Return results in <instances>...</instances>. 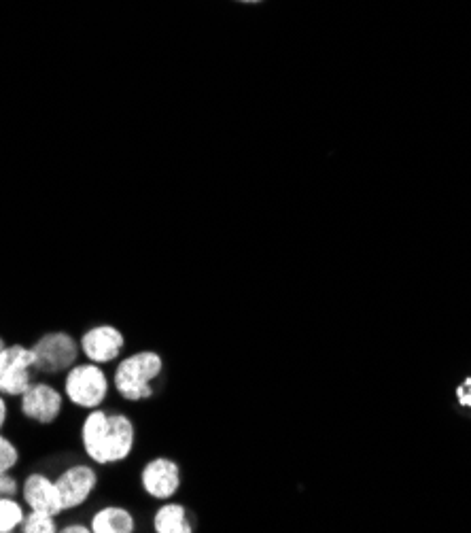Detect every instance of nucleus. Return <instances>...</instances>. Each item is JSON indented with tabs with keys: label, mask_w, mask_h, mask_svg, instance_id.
<instances>
[{
	"label": "nucleus",
	"mask_w": 471,
	"mask_h": 533,
	"mask_svg": "<svg viewBox=\"0 0 471 533\" xmlns=\"http://www.w3.org/2000/svg\"><path fill=\"white\" fill-rule=\"evenodd\" d=\"M30 349L34 355V372L43 376H62L81 357L79 338L64 330H51L41 334L32 342Z\"/></svg>",
	"instance_id": "20e7f679"
},
{
	"label": "nucleus",
	"mask_w": 471,
	"mask_h": 533,
	"mask_svg": "<svg viewBox=\"0 0 471 533\" xmlns=\"http://www.w3.org/2000/svg\"><path fill=\"white\" fill-rule=\"evenodd\" d=\"M26 517V508L17 497H0V533H13L20 529Z\"/></svg>",
	"instance_id": "ddd939ff"
},
{
	"label": "nucleus",
	"mask_w": 471,
	"mask_h": 533,
	"mask_svg": "<svg viewBox=\"0 0 471 533\" xmlns=\"http://www.w3.org/2000/svg\"><path fill=\"white\" fill-rule=\"evenodd\" d=\"M79 444L96 466H119L134 453L136 425L130 415L115 408L87 410L79 423Z\"/></svg>",
	"instance_id": "f257e3e1"
},
{
	"label": "nucleus",
	"mask_w": 471,
	"mask_h": 533,
	"mask_svg": "<svg viewBox=\"0 0 471 533\" xmlns=\"http://www.w3.org/2000/svg\"><path fill=\"white\" fill-rule=\"evenodd\" d=\"M34 355L32 349L13 342L0 351V393L5 398H20L34 381Z\"/></svg>",
	"instance_id": "423d86ee"
},
{
	"label": "nucleus",
	"mask_w": 471,
	"mask_h": 533,
	"mask_svg": "<svg viewBox=\"0 0 471 533\" xmlns=\"http://www.w3.org/2000/svg\"><path fill=\"white\" fill-rule=\"evenodd\" d=\"M54 480L62 497L64 512H73L92 500V495L100 485V474L96 470V463L81 461L66 466Z\"/></svg>",
	"instance_id": "0eeeda50"
},
{
	"label": "nucleus",
	"mask_w": 471,
	"mask_h": 533,
	"mask_svg": "<svg viewBox=\"0 0 471 533\" xmlns=\"http://www.w3.org/2000/svg\"><path fill=\"white\" fill-rule=\"evenodd\" d=\"M7 417H9V406H7L5 395L0 393V432H3V427L7 423Z\"/></svg>",
	"instance_id": "a211bd4d"
},
{
	"label": "nucleus",
	"mask_w": 471,
	"mask_h": 533,
	"mask_svg": "<svg viewBox=\"0 0 471 533\" xmlns=\"http://www.w3.org/2000/svg\"><path fill=\"white\" fill-rule=\"evenodd\" d=\"M153 531L155 533H191L194 525H191L187 510L181 504H164L162 508H157L153 514Z\"/></svg>",
	"instance_id": "f8f14e48"
},
{
	"label": "nucleus",
	"mask_w": 471,
	"mask_h": 533,
	"mask_svg": "<svg viewBox=\"0 0 471 533\" xmlns=\"http://www.w3.org/2000/svg\"><path fill=\"white\" fill-rule=\"evenodd\" d=\"M22 533H58L60 531V523L58 517L49 512H39V510H28L26 517L20 525Z\"/></svg>",
	"instance_id": "4468645a"
},
{
	"label": "nucleus",
	"mask_w": 471,
	"mask_h": 533,
	"mask_svg": "<svg viewBox=\"0 0 471 533\" xmlns=\"http://www.w3.org/2000/svg\"><path fill=\"white\" fill-rule=\"evenodd\" d=\"M22 500L28 510L49 512L54 517H62L64 506L56 480L45 472H30L22 483Z\"/></svg>",
	"instance_id": "9d476101"
},
{
	"label": "nucleus",
	"mask_w": 471,
	"mask_h": 533,
	"mask_svg": "<svg viewBox=\"0 0 471 533\" xmlns=\"http://www.w3.org/2000/svg\"><path fill=\"white\" fill-rule=\"evenodd\" d=\"M22 493V485L11 472L0 474V497H17Z\"/></svg>",
	"instance_id": "dca6fc26"
},
{
	"label": "nucleus",
	"mask_w": 471,
	"mask_h": 533,
	"mask_svg": "<svg viewBox=\"0 0 471 533\" xmlns=\"http://www.w3.org/2000/svg\"><path fill=\"white\" fill-rule=\"evenodd\" d=\"M17 463H20V449L11 438L0 432V474L15 470Z\"/></svg>",
	"instance_id": "2eb2a0df"
},
{
	"label": "nucleus",
	"mask_w": 471,
	"mask_h": 533,
	"mask_svg": "<svg viewBox=\"0 0 471 533\" xmlns=\"http://www.w3.org/2000/svg\"><path fill=\"white\" fill-rule=\"evenodd\" d=\"M79 347L87 361L109 366L124 355L126 336L113 323H96L79 336Z\"/></svg>",
	"instance_id": "6e6552de"
},
{
	"label": "nucleus",
	"mask_w": 471,
	"mask_h": 533,
	"mask_svg": "<svg viewBox=\"0 0 471 533\" xmlns=\"http://www.w3.org/2000/svg\"><path fill=\"white\" fill-rule=\"evenodd\" d=\"M141 487L151 500L168 502L181 489V468L168 457H155L145 463L141 472Z\"/></svg>",
	"instance_id": "1a4fd4ad"
},
{
	"label": "nucleus",
	"mask_w": 471,
	"mask_h": 533,
	"mask_svg": "<svg viewBox=\"0 0 471 533\" xmlns=\"http://www.w3.org/2000/svg\"><path fill=\"white\" fill-rule=\"evenodd\" d=\"M60 533H92V527H90V523L71 521V523L60 525Z\"/></svg>",
	"instance_id": "f3484780"
},
{
	"label": "nucleus",
	"mask_w": 471,
	"mask_h": 533,
	"mask_svg": "<svg viewBox=\"0 0 471 533\" xmlns=\"http://www.w3.org/2000/svg\"><path fill=\"white\" fill-rule=\"evenodd\" d=\"M234 3H238V5H261V3H266V0H234Z\"/></svg>",
	"instance_id": "aec40b11"
},
{
	"label": "nucleus",
	"mask_w": 471,
	"mask_h": 533,
	"mask_svg": "<svg viewBox=\"0 0 471 533\" xmlns=\"http://www.w3.org/2000/svg\"><path fill=\"white\" fill-rule=\"evenodd\" d=\"M164 372V359L155 351H136L119 357L111 383L115 393L124 402L141 404L153 398V383Z\"/></svg>",
	"instance_id": "f03ea898"
},
{
	"label": "nucleus",
	"mask_w": 471,
	"mask_h": 533,
	"mask_svg": "<svg viewBox=\"0 0 471 533\" xmlns=\"http://www.w3.org/2000/svg\"><path fill=\"white\" fill-rule=\"evenodd\" d=\"M92 533H134L136 531V517L134 512L126 506L109 504L94 510L90 519Z\"/></svg>",
	"instance_id": "9b49d317"
},
{
	"label": "nucleus",
	"mask_w": 471,
	"mask_h": 533,
	"mask_svg": "<svg viewBox=\"0 0 471 533\" xmlns=\"http://www.w3.org/2000/svg\"><path fill=\"white\" fill-rule=\"evenodd\" d=\"M64 391L54 383L32 381L30 387L20 395V412L30 423L43 427L54 425L64 412Z\"/></svg>",
	"instance_id": "39448f33"
},
{
	"label": "nucleus",
	"mask_w": 471,
	"mask_h": 533,
	"mask_svg": "<svg viewBox=\"0 0 471 533\" xmlns=\"http://www.w3.org/2000/svg\"><path fill=\"white\" fill-rule=\"evenodd\" d=\"M7 347V342H5V338L3 336H0V351H3Z\"/></svg>",
	"instance_id": "412c9836"
},
{
	"label": "nucleus",
	"mask_w": 471,
	"mask_h": 533,
	"mask_svg": "<svg viewBox=\"0 0 471 533\" xmlns=\"http://www.w3.org/2000/svg\"><path fill=\"white\" fill-rule=\"evenodd\" d=\"M465 385L469 387V393H465V389L461 387V389H457V395H459V400H461V404H465V406H471V378H467V381H465Z\"/></svg>",
	"instance_id": "6ab92c4d"
},
{
	"label": "nucleus",
	"mask_w": 471,
	"mask_h": 533,
	"mask_svg": "<svg viewBox=\"0 0 471 533\" xmlns=\"http://www.w3.org/2000/svg\"><path fill=\"white\" fill-rule=\"evenodd\" d=\"M111 378L104 366L94 361H77V364L62 374V391L68 404L79 410H94L107 404L111 393Z\"/></svg>",
	"instance_id": "7ed1b4c3"
}]
</instances>
